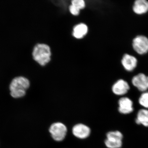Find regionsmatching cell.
<instances>
[{"label": "cell", "instance_id": "1", "mask_svg": "<svg viewBox=\"0 0 148 148\" xmlns=\"http://www.w3.org/2000/svg\"><path fill=\"white\" fill-rule=\"evenodd\" d=\"M30 82L25 77H16L12 79L10 86V94L14 98L23 97L30 86Z\"/></svg>", "mask_w": 148, "mask_h": 148}, {"label": "cell", "instance_id": "2", "mask_svg": "<svg viewBox=\"0 0 148 148\" xmlns=\"http://www.w3.org/2000/svg\"><path fill=\"white\" fill-rule=\"evenodd\" d=\"M33 58L40 65L44 66L50 61L51 51L49 46L45 44H38L33 49Z\"/></svg>", "mask_w": 148, "mask_h": 148}, {"label": "cell", "instance_id": "3", "mask_svg": "<svg viewBox=\"0 0 148 148\" xmlns=\"http://www.w3.org/2000/svg\"><path fill=\"white\" fill-rule=\"evenodd\" d=\"M105 145L108 148H121L123 145V135L120 131H110L107 134Z\"/></svg>", "mask_w": 148, "mask_h": 148}, {"label": "cell", "instance_id": "4", "mask_svg": "<svg viewBox=\"0 0 148 148\" xmlns=\"http://www.w3.org/2000/svg\"><path fill=\"white\" fill-rule=\"evenodd\" d=\"M52 138L57 142H61L65 139L67 132L66 125L61 122H56L51 124L49 129Z\"/></svg>", "mask_w": 148, "mask_h": 148}, {"label": "cell", "instance_id": "5", "mask_svg": "<svg viewBox=\"0 0 148 148\" xmlns=\"http://www.w3.org/2000/svg\"><path fill=\"white\" fill-rule=\"evenodd\" d=\"M132 47L138 54L143 55L148 52V38L144 36H138L132 41Z\"/></svg>", "mask_w": 148, "mask_h": 148}, {"label": "cell", "instance_id": "6", "mask_svg": "<svg viewBox=\"0 0 148 148\" xmlns=\"http://www.w3.org/2000/svg\"><path fill=\"white\" fill-rule=\"evenodd\" d=\"M132 84L138 90L145 92L148 90V76L140 73L135 76L132 80Z\"/></svg>", "mask_w": 148, "mask_h": 148}, {"label": "cell", "instance_id": "7", "mask_svg": "<svg viewBox=\"0 0 148 148\" xmlns=\"http://www.w3.org/2000/svg\"><path fill=\"white\" fill-rule=\"evenodd\" d=\"M119 111L123 114H128L134 111L133 102L128 97L121 98L118 102Z\"/></svg>", "mask_w": 148, "mask_h": 148}, {"label": "cell", "instance_id": "8", "mask_svg": "<svg viewBox=\"0 0 148 148\" xmlns=\"http://www.w3.org/2000/svg\"><path fill=\"white\" fill-rule=\"evenodd\" d=\"M72 132L76 138L84 139L89 137L90 133V129L85 125L79 123L74 126L72 129Z\"/></svg>", "mask_w": 148, "mask_h": 148}, {"label": "cell", "instance_id": "9", "mask_svg": "<svg viewBox=\"0 0 148 148\" xmlns=\"http://www.w3.org/2000/svg\"><path fill=\"white\" fill-rule=\"evenodd\" d=\"M128 83L124 80L120 79L117 81L112 87V90L114 94L117 95H123L128 92L130 90Z\"/></svg>", "mask_w": 148, "mask_h": 148}, {"label": "cell", "instance_id": "10", "mask_svg": "<svg viewBox=\"0 0 148 148\" xmlns=\"http://www.w3.org/2000/svg\"><path fill=\"white\" fill-rule=\"evenodd\" d=\"M121 64L126 71H132L137 67L138 60L135 56L126 53L123 57Z\"/></svg>", "mask_w": 148, "mask_h": 148}, {"label": "cell", "instance_id": "11", "mask_svg": "<svg viewBox=\"0 0 148 148\" xmlns=\"http://www.w3.org/2000/svg\"><path fill=\"white\" fill-rule=\"evenodd\" d=\"M133 11L138 14H142L148 11V1L146 0H137L133 5Z\"/></svg>", "mask_w": 148, "mask_h": 148}, {"label": "cell", "instance_id": "12", "mask_svg": "<svg viewBox=\"0 0 148 148\" xmlns=\"http://www.w3.org/2000/svg\"><path fill=\"white\" fill-rule=\"evenodd\" d=\"M88 32V28L86 24L84 23L77 24L73 29V35L78 39L82 38Z\"/></svg>", "mask_w": 148, "mask_h": 148}, {"label": "cell", "instance_id": "13", "mask_svg": "<svg viewBox=\"0 0 148 148\" xmlns=\"http://www.w3.org/2000/svg\"><path fill=\"white\" fill-rule=\"evenodd\" d=\"M135 122L138 125H142L145 127H148V110L143 108L139 110Z\"/></svg>", "mask_w": 148, "mask_h": 148}, {"label": "cell", "instance_id": "14", "mask_svg": "<svg viewBox=\"0 0 148 148\" xmlns=\"http://www.w3.org/2000/svg\"><path fill=\"white\" fill-rule=\"evenodd\" d=\"M138 102L144 109L148 110V91L143 92L141 94L138 100Z\"/></svg>", "mask_w": 148, "mask_h": 148}, {"label": "cell", "instance_id": "15", "mask_svg": "<svg viewBox=\"0 0 148 148\" xmlns=\"http://www.w3.org/2000/svg\"><path fill=\"white\" fill-rule=\"evenodd\" d=\"M71 5L78 8L80 10L85 7V2L83 0H73L71 1Z\"/></svg>", "mask_w": 148, "mask_h": 148}, {"label": "cell", "instance_id": "16", "mask_svg": "<svg viewBox=\"0 0 148 148\" xmlns=\"http://www.w3.org/2000/svg\"><path fill=\"white\" fill-rule=\"evenodd\" d=\"M69 10L71 14L74 16H77L79 15L80 12V10L74 6V5H71L69 7Z\"/></svg>", "mask_w": 148, "mask_h": 148}]
</instances>
